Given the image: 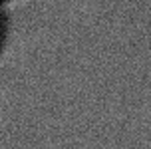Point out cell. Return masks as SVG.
<instances>
[{
  "label": "cell",
  "instance_id": "1",
  "mask_svg": "<svg viewBox=\"0 0 151 149\" xmlns=\"http://www.w3.org/2000/svg\"><path fill=\"white\" fill-rule=\"evenodd\" d=\"M2 34H4V22H2V14H0V44H2Z\"/></svg>",
  "mask_w": 151,
  "mask_h": 149
}]
</instances>
